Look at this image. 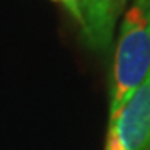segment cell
<instances>
[{"mask_svg": "<svg viewBox=\"0 0 150 150\" xmlns=\"http://www.w3.org/2000/svg\"><path fill=\"white\" fill-rule=\"evenodd\" d=\"M57 4L65 7V10L70 13V17L75 20V23L79 22V17H80V10L82 5H83V0H54Z\"/></svg>", "mask_w": 150, "mask_h": 150, "instance_id": "obj_4", "label": "cell"}, {"mask_svg": "<svg viewBox=\"0 0 150 150\" xmlns=\"http://www.w3.org/2000/svg\"><path fill=\"white\" fill-rule=\"evenodd\" d=\"M150 74V0H135L123 17L113 52L108 123L129 103ZM107 123V125H108Z\"/></svg>", "mask_w": 150, "mask_h": 150, "instance_id": "obj_1", "label": "cell"}, {"mask_svg": "<svg viewBox=\"0 0 150 150\" xmlns=\"http://www.w3.org/2000/svg\"><path fill=\"white\" fill-rule=\"evenodd\" d=\"M125 0H83L77 25L83 42L95 52H105L113 38Z\"/></svg>", "mask_w": 150, "mask_h": 150, "instance_id": "obj_3", "label": "cell"}, {"mask_svg": "<svg viewBox=\"0 0 150 150\" xmlns=\"http://www.w3.org/2000/svg\"><path fill=\"white\" fill-rule=\"evenodd\" d=\"M105 150H150V74L107 125Z\"/></svg>", "mask_w": 150, "mask_h": 150, "instance_id": "obj_2", "label": "cell"}]
</instances>
